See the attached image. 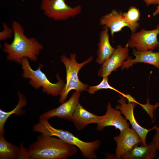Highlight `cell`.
Listing matches in <instances>:
<instances>
[{"label":"cell","mask_w":159,"mask_h":159,"mask_svg":"<svg viewBox=\"0 0 159 159\" xmlns=\"http://www.w3.org/2000/svg\"><path fill=\"white\" fill-rule=\"evenodd\" d=\"M120 97V99L118 100L120 104L116 106V109L119 110L121 113L124 115L125 118L129 121L132 128L140 136L142 144L146 145V138L148 133L151 130L155 129L157 125L150 129H147L142 127L137 121L134 113V108L139 104L133 102H128L127 103L125 97L121 95Z\"/></svg>","instance_id":"cell-8"},{"label":"cell","mask_w":159,"mask_h":159,"mask_svg":"<svg viewBox=\"0 0 159 159\" xmlns=\"http://www.w3.org/2000/svg\"><path fill=\"white\" fill-rule=\"evenodd\" d=\"M4 134L0 133V159H18L20 153L19 147L7 141Z\"/></svg>","instance_id":"cell-19"},{"label":"cell","mask_w":159,"mask_h":159,"mask_svg":"<svg viewBox=\"0 0 159 159\" xmlns=\"http://www.w3.org/2000/svg\"><path fill=\"white\" fill-rule=\"evenodd\" d=\"M2 25L3 30L0 32V40L1 41L5 40L11 38L13 34V30L12 28L9 27L5 23H3Z\"/></svg>","instance_id":"cell-22"},{"label":"cell","mask_w":159,"mask_h":159,"mask_svg":"<svg viewBox=\"0 0 159 159\" xmlns=\"http://www.w3.org/2000/svg\"><path fill=\"white\" fill-rule=\"evenodd\" d=\"M158 14H159V4L157 7L156 10L153 12L152 15L153 16L155 17Z\"/></svg>","instance_id":"cell-27"},{"label":"cell","mask_w":159,"mask_h":159,"mask_svg":"<svg viewBox=\"0 0 159 159\" xmlns=\"http://www.w3.org/2000/svg\"><path fill=\"white\" fill-rule=\"evenodd\" d=\"M21 64L23 71V77L29 79V84L32 87L36 89L42 87V91L49 95L54 96L61 95L65 83L58 74L57 75L58 81L53 83L42 71V64H39L37 69L34 70L30 65L28 59L26 58L22 59Z\"/></svg>","instance_id":"cell-4"},{"label":"cell","mask_w":159,"mask_h":159,"mask_svg":"<svg viewBox=\"0 0 159 159\" xmlns=\"http://www.w3.org/2000/svg\"><path fill=\"white\" fill-rule=\"evenodd\" d=\"M13 30V39L10 44L5 43L4 51L7 54V59L21 64L25 58L36 61L43 45L33 37L28 38L26 35L22 25L16 21L12 24Z\"/></svg>","instance_id":"cell-1"},{"label":"cell","mask_w":159,"mask_h":159,"mask_svg":"<svg viewBox=\"0 0 159 159\" xmlns=\"http://www.w3.org/2000/svg\"><path fill=\"white\" fill-rule=\"evenodd\" d=\"M142 107H146V110L147 111L148 114L149 115L151 118L153 119V112L154 110H155L156 108L159 106V103H156L155 105H152L149 103V100L148 98H147V103L146 104L142 105L140 104Z\"/></svg>","instance_id":"cell-23"},{"label":"cell","mask_w":159,"mask_h":159,"mask_svg":"<svg viewBox=\"0 0 159 159\" xmlns=\"http://www.w3.org/2000/svg\"><path fill=\"white\" fill-rule=\"evenodd\" d=\"M121 114L120 110L113 108L110 103H108L105 114L103 115L102 119L97 124V130L102 131L107 127L112 126L121 131L130 127V124Z\"/></svg>","instance_id":"cell-12"},{"label":"cell","mask_w":159,"mask_h":159,"mask_svg":"<svg viewBox=\"0 0 159 159\" xmlns=\"http://www.w3.org/2000/svg\"><path fill=\"white\" fill-rule=\"evenodd\" d=\"M134 146L130 150L123 155V159H153L156 158L158 150L156 145L152 140L146 145L142 143Z\"/></svg>","instance_id":"cell-16"},{"label":"cell","mask_w":159,"mask_h":159,"mask_svg":"<svg viewBox=\"0 0 159 159\" xmlns=\"http://www.w3.org/2000/svg\"><path fill=\"white\" fill-rule=\"evenodd\" d=\"M122 14V11L113 9L100 18V24L108 28L112 37L115 33L121 31L125 27L127 26L124 22Z\"/></svg>","instance_id":"cell-15"},{"label":"cell","mask_w":159,"mask_h":159,"mask_svg":"<svg viewBox=\"0 0 159 159\" xmlns=\"http://www.w3.org/2000/svg\"><path fill=\"white\" fill-rule=\"evenodd\" d=\"M146 6L153 5H158L159 4V0H143Z\"/></svg>","instance_id":"cell-26"},{"label":"cell","mask_w":159,"mask_h":159,"mask_svg":"<svg viewBox=\"0 0 159 159\" xmlns=\"http://www.w3.org/2000/svg\"><path fill=\"white\" fill-rule=\"evenodd\" d=\"M76 54L71 53L69 57L65 55L61 57L60 61L64 64L66 69V83L60 95L59 102L66 101L69 92L72 90L82 92L87 90L88 85L80 81L78 78V73L81 69L86 64L91 62L93 57L92 56L86 60L80 63L76 61Z\"/></svg>","instance_id":"cell-5"},{"label":"cell","mask_w":159,"mask_h":159,"mask_svg":"<svg viewBox=\"0 0 159 159\" xmlns=\"http://www.w3.org/2000/svg\"><path fill=\"white\" fill-rule=\"evenodd\" d=\"M125 23L130 29L132 33L135 32L139 27L140 13L139 9L136 7L131 6L127 12L122 14Z\"/></svg>","instance_id":"cell-20"},{"label":"cell","mask_w":159,"mask_h":159,"mask_svg":"<svg viewBox=\"0 0 159 159\" xmlns=\"http://www.w3.org/2000/svg\"><path fill=\"white\" fill-rule=\"evenodd\" d=\"M155 129L156 132L152 140L155 142L157 150L159 151V127L157 126Z\"/></svg>","instance_id":"cell-25"},{"label":"cell","mask_w":159,"mask_h":159,"mask_svg":"<svg viewBox=\"0 0 159 159\" xmlns=\"http://www.w3.org/2000/svg\"></svg>","instance_id":"cell-28"},{"label":"cell","mask_w":159,"mask_h":159,"mask_svg":"<svg viewBox=\"0 0 159 159\" xmlns=\"http://www.w3.org/2000/svg\"><path fill=\"white\" fill-rule=\"evenodd\" d=\"M80 92L75 91L70 98L57 107L49 110L41 114L39 118L49 120L54 117L72 121L74 110L79 103Z\"/></svg>","instance_id":"cell-11"},{"label":"cell","mask_w":159,"mask_h":159,"mask_svg":"<svg viewBox=\"0 0 159 159\" xmlns=\"http://www.w3.org/2000/svg\"><path fill=\"white\" fill-rule=\"evenodd\" d=\"M116 143L115 158L121 159L122 157L134 146L142 143L141 139L133 128L130 127L120 131V134L114 137Z\"/></svg>","instance_id":"cell-9"},{"label":"cell","mask_w":159,"mask_h":159,"mask_svg":"<svg viewBox=\"0 0 159 159\" xmlns=\"http://www.w3.org/2000/svg\"><path fill=\"white\" fill-rule=\"evenodd\" d=\"M153 50L139 51L134 48L132 53L135 58L132 59L130 57L128 58L122 66V70L128 69L138 63L151 64L159 69V52H154Z\"/></svg>","instance_id":"cell-13"},{"label":"cell","mask_w":159,"mask_h":159,"mask_svg":"<svg viewBox=\"0 0 159 159\" xmlns=\"http://www.w3.org/2000/svg\"><path fill=\"white\" fill-rule=\"evenodd\" d=\"M33 131L44 135L57 137L64 142L78 148L85 158L96 159V151L100 146L101 141L86 142L74 136L69 132L55 128L49 123L48 120L39 118L38 122L33 127Z\"/></svg>","instance_id":"cell-3"},{"label":"cell","mask_w":159,"mask_h":159,"mask_svg":"<svg viewBox=\"0 0 159 159\" xmlns=\"http://www.w3.org/2000/svg\"><path fill=\"white\" fill-rule=\"evenodd\" d=\"M159 34V24L155 29L146 30L143 28L132 33L127 43L129 47L139 51L153 50L159 47L157 36Z\"/></svg>","instance_id":"cell-7"},{"label":"cell","mask_w":159,"mask_h":159,"mask_svg":"<svg viewBox=\"0 0 159 159\" xmlns=\"http://www.w3.org/2000/svg\"><path fill=\"white\" fill-rule=\"evenodd\" d=\"M30 159H65L77 153L76 147L59 138L41 134L27 149Z\"/></svg>","instance_id":"cell-2"},{"label":"cell","mask_w":159,"mask_h":159,"mask_svg":"<svg viewBox=\"0 0 159 159\" xmlns=\"http://www.w3.org/2000/svg\"><path fill=\"white\" fill-rule=\"evenodd\" d=\"M97 46V57L96 62L102 64L110 57L115 49L110 44L109 29L106 26H104L100 32Z\"/></svg>","instance_id":"cell-17"},{"label":"cell","mask_w":159,"mask_h":159,"mask_svg":"<svg viewBox=\"0 0 159 159\" xmlns=\"http://www.w3.org/2000/svg\"><path fill=\"white\" fill-rule=\"evenodd\" d=\"M19 148L20 153L18 159H30L28 153L27 149H26L24 148L22 144H21V145Z\"/></svg>","instance_id":"cell-24"},{"label":"cell","mask_w":159,"mask_h":159,"mask_svg":"<svg viewBox=\"0 0 159 159\" xmlns=\"http://www.w3.org/2000/svg\"><path fill=\"white\" fill-rule=\"evenodd\" d=\"M103 117V115H97L89 112L79 103L73 113L72 121L79 130L83 129L88 124H98Z\"/></svg>","instance_id":"cell-14"},{"label":"cell","mask_w":159,"mask_h":159,"mask_svg":"<svg viewBox=\"0 0 159 159\" xmlns=\"http://www.w3.org/2000/svg\"><path fill=\"white\" fill-rule=\"evenodd\" d=\"M19 97L18 103L16 107L12 110L6 112L0 109V133L4 134L5 124L9 117L12 114H15L20 116L25 113V111L22 109L26 105L27 100L25 97L19 92H18Z\"/></svg>","instance_id":"cell-18"},{"label":"cell","mask_w":159,"mask_h":159,"mask_svg":"<svg viewBox=\"0 0 159 159\" xmlns=\"http://www.w3.org/2000/svg\"><path fill=\"white\" fill-rule=\"evenodd\" d=\"M129 47L127 44L125 47L117 46L110 57L101 66L98 72V76L102 78L108 77L112 72L121 67L128 58Z\"/></svg>","instance_id":"cell-10"},{"label":"cell","mask_w":159,"mask_h":159,"mask_svg":"<svg viewBox=\"0 0 159 159\" xmlns=\"http://www.w3.org/2000/svg\"><path fill=\"white\" fill-rule=\"evenodd\" d=\"M40 8L46 16L57 21H65L74 17L82 11L81 6L71 7L65 0H42Z\"/></svg>","instance_id":"cell-6"},{"label":"cell","mask_w":159,"mask_h":159,"mask_svg":"<svg viewBox=\"0 0 159 159\" xmlns=\"http://www.w3.org/2000/svg\"><path fill=\"white\" fill-rule=\"evenodd\" d=\"M108 89L114 90L119 93L123 96L125 95V94L120 92L110 85L108 82V77L103 78L102 80L99 84L95 86L89 87L87 90L90 94H92L99 90Z\"/></svg>","instance_id":"cell-21"}]
</instances>
